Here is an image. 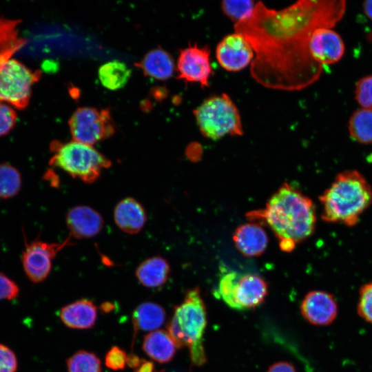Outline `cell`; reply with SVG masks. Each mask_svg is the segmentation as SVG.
<instances>
[{"instance_id":"cell-32","label":"cell","mask_w":372,"mask_h":372,"mask_svg":"<svg viewBox=\"0 0 372 372\" xmlns=\"http://www.w3.org/2000/svg\"><path fill=\"white\" fill-rule=\"evenodd\" d=\"M16 119L15 111L9 105L0 102V136L8 134L13 128Z\"/></svg>"},{"instance_id":"cell-31","label":"cell","mask_w":372,"mask_h":372,"mask_svg":"<svg viewBox=\"0 0 372 372\" xmlns=\"http://www.w3.org/2000/svg\"><path fill=\"white\" fill-rule=\"evenodd\" d=\"M127 357V355L124 350L118 347L114 346L105 355V366L112 370H122L125 366Z\"/></svg>"},{"instance_id":"cell-36","label":"cell","mask_w":372,"mask_h":372,"mask_svg":"<svg viewBox=\"0 0 372 372\" xmlns=\"http://www.w3.org/2000/svg\"><path fill=\"white\" fill-rule=\"evenodd\" d=\"M144 359L139 358L136 354L131 353L127 357L126 364L132 369H137L143 362Z\"/></svg>"},{"instance_id":"cell-26","label":"cell","mask_w":372,"mask_h":372,"mask_svg":"<svg viewBox=\"0 0 372 372\" xmlns=\"http://www.w3.org/2000/svg\"><path fill=\"white\" fill-rule=\"evenodd\" d=\"M20 172L8 163L0 164V198L9 199L17 196L21 188Z\"/></svg>"},{"instance_id":"cell-37","label":"cell","mask_w":372,"mask_h":372,"mask_svg":"<svg viewBox=\"0 0 372 372\" xmlns=\"http://www.w3.org/2000/svg\"><path fill=\"white\" fill-rule=\"evenodd\" d=\"M154 364L152 362L143 360L141 364L135 369L134 372H154Z\"/></svg>"},{"instance_id":"cell-29","label":"cell","mask_w":372,"mask_h":372,"mask_svg":"<svg viewBox=\"0 0 372 372\" xmlns=\"http://www.w3.org/2000/svg\"><path fill=\"white\" fill-rule=\"evenodd\" d=\"M355 94L362 108L372 109V74L365 76L357 81Z\"/></svg>"},{"instance_id":"cell-1","label":"cell","mask_w":372,"mask_h":372,"mask_svg":"<svg viewBox=\"0 0 372 372\" xmlns=\"http://www.w3.org/2000/svg\"><path fill=\"white\" fill-rule=\"evenodd\" d=\"M346 7L343 0H304L276 10L257 2L249 18L234 24L256 54L252 77L265 87L289 91L316 81L322 66L310 55L311 34L318 28L335 26Z\"/></svg>"},{"instance_id":"cell-28","label":"cell","mask_w":372,"mask_h":372,"mask_svg":"<svg viewBox=\"0 0 372 372\" xmlns=\"http://www.w3.org/2000/svg\"><path fill=\"white\" fill-rule=\"evenodd\" d=\"M255 5L253 1H223L221 8L224 14L236 23L249 18Z\"/></svg>"},{"instance_id":"cell-7","label":"cell","mask_w":372,"mask_h":372,"mask_svg":"<svg viewBox=\"0 0 372 372\" xmlns=\"http://www.w3.org/2000/svg\"><path fill=\"white\" fill-rule=\"evenodd\" d=\"M218 296L231 308L254 309L261 304L268 293V285L256 274L231 271L220 279Z\"/></svg>"},{"instance_id":"cell-10","label":"cell","mask_w":372,"mask_h":372,"mask_svg":"<svg viewBox=\"0 0 372 372\" xmlns=\"http://www.w3.org/2000/svg\"><path fill=\"white\" fill-rule=\"evenodd\" d=\"M24 237V249L21 254V264L28 279L34 283L43 281L52 269V260L65 247L70 245V238L61 243L47 242L38 238L28 242Z\"/></svg>"},{"instance_id":"cell-34","label":"cell","mask_w":372,"mask_h":372,"mask_svg":"<svg viewBox=\"0 0 372 372\" xmlns=\"http://www.w3.org/2000/svg\"><path fill=\"white\" fill-rule=\"evenodd\" d=\"M17 369L14 353L7 346L0 344V372H15Z\"/></svg>"},{"instance_id":"cell-8","label":"cell","mask_w":372,"mask_h":372,"mask_svg":"<svg viewBox=\"0 0 372 372\" xmlns=\"http://www.w3.org/2000/svg\"><path fill=\"white\" fill-rule=\"evenodd\" d=\"M40 77L41 71H32L15 59L8 60L0 67V102L25 108L30 99L31 87Z\"/></svg>"},{"instance_id":"cell-39","label":"cell","mask_w":372,"mask_h":372,"mask_svg":"<svg viewBox=\"0 0 372 372\" xmlns=\"http://www.w3.org/2000/svg\"><path fill=\"white\" fill-rule=\"evenodd\" d=\"M101 308L103 311L107 313L113 309L114 306L111 302H104L101 304Z\"/></svg>"},{"instance_id":"cell-33","label":"cell","mask_w":372,"mask_h":372,"mask_svg":"<svg viewBox=\"0 0 372 372\" xmlns=\"http://www.w3.org/2000/svg\"><path fill=\"white\" fill-rule=\"evenodd\" d=\"M19 294V286L6 274L0 272V300H12Z\"/></svg>"},{"instance_id":"cell-27","label":"cell","mask_w":372,"mask_h":372,"mask_svg":"<svg viewBox=\"0 0 372 372\" xmlns=\"http://www.w3.org/2000/svg\"><path fill=\"white\" fill-rule=\"evenodd\" d=\"M68 372H101L100 359L94 353L80 350L66 360Z\"/></svg>"},{"instance_id":"cell-19","label":"cell","mask_w":372,"mask_h":372,"mask_svg":"<svg viewBox=\"0 0 372 372\" xmlns=\"http://www.w3.org/2000/svg\"><path fill=\"white\" fill-rule=\"evenodd\" d=\"M170 266L166 259L155 256L143 261L136 269V276L140 283L149 288L163 286L167 280Z\"/></svg>"},{"instance_id":"cell-11","label":"cell","mask_w":372,"mask_h":372,"mask_svg":"<svg viewBox=\"0 0 372 372\" xmlns=\"http://www.w3.org/2000/svg\"><path fill=\"white\" fill-rule=\"evenodd\" d=\"M176 68L178 79L185 82L198 83L203 88L209 87L213 72L209 48H200L195 43L180 50Z\"/></svg>"},{"instance_id":"cell-18","label":"cell","mask_w":372,"mask_h":372,"mask_svg":"<svg viewBox=\"0 0 372 372\" xmlns=\"http://www.w3.org/2000/svg\"><path fill=\"white\" fill-rule=\"evenodd\" d=\"M61 321L67 327L76 329L93 327L97 318L96 305L87 299H81L63 307L59 313Z\"/></svg>"},{"instance_id":"cell-38","label":"cell","mask_w":372,"mask_h":372,"mask_svg":"<svg viewBox=\"0 0 372 372\" xmlns=\"http://www.w3.org/2000/svg\"><path fill=\"white\" fill-rule=\"evenodd\" d=\"M362 7L366 17L372 21V0L365 1Z\"/></svg>"},{"instance_id":"cell-4","label":"cell","mask_w":372,"mask_h":372,"mask_svg":"<svg viewBox=\"0 0 372 372\" xmlns=\"http://www.w3.org/2000/svg\"><path fill=\"white\" fill-rule=\"evenodd\" d=\"M206 325L205 305L196 287L189 290L183 303L174 308L167 331L176 347L189 349L192 362L197 366L207 361L202 342Z\"/></svg>"},{"instance_id":"cell-25","label":"cell","mask_w":372,"mask_h":372,"mask_svg":"<svg viewBox=\"0 0 372 372\" xmlns=\"http://www.w3.org/2000/svg\"><path fill=\"white\" fill-rule=\"evenodd\" d=\"M351 137L361 144L372 143V109L360 108L351 116L348 125Z\"/></svg>"},{"instance_id":"cell-14","label":"cell","mask_w":372,"mask_h":372,"mask_svg":"<svg viewBox=\"0 0 372 372\" xmlns=\"http://www.w3.org/2000/svg\"><path fill=\"white\" fill-rule=\"evenodd\" d=\"M300 311L310 323L328 325L337 316L338 305L331 294L323 291H311L302 300Z\"/></svg>"},{"instance_id":"cell-24","label":"cell","mask_w":372,"mask_h":372,"mask_svg":"<svg viewBox=\"0 0 372 372\" xmlns=\"http://www.w3.org/2000/svg\"><path fill=\"white\" fill-rule=\"evenodd\" d=\"M130 75V69L125 63L119 61L105 63L99 70V78L101 84L111 90L123 87Z\"/></svg>"},{"instance_id":"cell-13","label":"cell","mask_w":372,"mask_h":372,"mask_svg":"<svg viewBox=\"0 0 372 372\" xmlns=\"http://www.w3.org/2000/svg\"><path fill=\"white\" fill-rule=\"evenodd\" d=\"M344 51L342 37L331 28L320 27L313 32L309 42V53L318 65L322 66L338 62Z\"/></svg>"},{"instance_id":"cell-22","label":"cell","mask_w":372,"mask_h":372,"mask_svg":"<svg viewBox=\"0 0 372 372\" xmlns=\"http://www.w3.org/2000/svg\"><path fill=\"white\" fill-rule=\"evenodd\" d=\"M165 317V311L160 304L152 302L140 304L132 314L134 338L138 331L157 329L164 323Z\"/></svg>"},{"instance_id":"cell-30","label":"cell","mask_w":372,"mask_h":372,"mask_svg":"<svg viewBox=\"0 0 372 372\" xmlns=\"http://www.w3.org/2000/svg\"><path fill=\"white\" fill-rule=\"evenodd\" d=\"M358 313L364 320L372 324V282L360 289Z\"/></svg>"},{"instance_id":"cell-6","label":"cell","mask_w":372,"mask_h":372,"mask_svg":"<svg viewBox=\"0 0 372 372\" xmlns=\"http://www.w3.org/2000/svg\"><path fill=\"white\" fill-rule=\"evenodd\" d=\"M193 112L200 133L206 138L218 140L226 135L243 134L238 109L225 93L207 99Z\"/></svg>"},{"instance_id":"cell-23","label":"cell","mask_w":372,"mask_h":372,"mask_svg":"<svg viewBox=\"0 0 372 372\" xmlns=\"http://www.w3.org/2000/svg\"><path fill=\"white\" fill-rule=\"evenodd\" d=\"M19 20L0 17V67L11 59L12 56L27 42L19 36Z\"/></svg>"},{"instance_id":"cell-21","label":"cell","mask_w":372,"mask_h":372,"mask_svg":"<svg viewBox=\"0 0 372 372\" xmlns=\"http://www.w3.org/2000/svg\"><path fill=\"white\" fill-rule=\"evenodd\" d=\"M143 349L154 360L159 363L170 362L176 353V344L168 331L156 330L146 335Z\"/></svg>"},{"instance_id":"cell-2","label":"cell","mask_w":372,"mask_h":372,"mask_svg":"<svg viewBox=\"0 0 372 372\" xmlns=\"http://www.w3.org/2000/svg\"><path fill=\"white\" fill-rule=\"evenodd\" d=\"M247 217L251 222L267 225L285 252H291L309 237L316 223L312 200L287 183L269 198L265 208L251 211Z\"/></svg>"},{"instance_id":"cell-9","label":"cell","mask_w":372,"mask_h":372,"mask_svg":"<svg viewBox=\"0 0 372 372\" xmlns=\"http://www.w3.org/2000/svg\"><path fill=\"white\" fill-rule=\"evenodd\" d=\"M74 141L92 145L110 138L114 133V125L107 109L78 108L69 120Z\"/></svg>"},{"instance_id":"cell-3","label":"cell","mask_w":372,"mask_h":372,"mask_svg":"<svg viewBox=\"0 0 372 372\" xmlns=\"http://www.w3.org/2000/svg\"><path fill=\"white\" fill-rule=\"evenodd\" d=\"M319 199L323 220L353 226L372 203V188L359 172L344 171L335 176Z\"/></svg>"},{"instance_id":"cell-15","label":"cell","mask_w":372,"mask_h":372,"mask_svg":"<svg viewBox=\"0 0 372 372\" xmlns=\"http://www.w3.org/2000/svg\"><path fill=\"white\" fill-rule=\"evenodd\" d=\"M66 225L70 236L77 239L92 238L99 234L103 227L101 215L94 209L78 205L71 208L66 215Z\"/></svg>"},{"instance_id":"cell-12","label":"cell","mask_w":372,"mask_h":372,"mask_svg":"<svg viewBox=\"0 0 372 372\" xmlns=\"http://www.w3.org/2000/svg\"><path fill=\"white\" fill-rule=\"evenodd\" d=\"M216 56L223 69L238 72L251 63L254 59V51L248 41L235 32L227 35L218 43Z\"/></svg>"},{"instance_id":"cell-35","label":"cell","mask_w":372,"mask_h":372,"mask_svg":"<svg viewBox=\"0 0 372 372\" xmlns=\"http://www.w3.org/2000/svg\"><path fill=\"white\" fill-rule=\"evenodd\" d=\"M267 372H297V371L292 364L282 361L270 366Z\"/></svg>"},{"instance_id":"cell-16","label":"cell","mask_w":372,"mask_h":372,"mask_svg":"<svg viewBox=\"0 0 372 372\" xmlns=\"http://www.w3.org/2000/svg\"><path fill=\"white\" fill-rule=\"evenodd\" d=\"M236 249L245 256L262 255L268 245V236L261 225L249 223L238 226L233 235Z\"/></svg>"},{"instance_id":"cell-17","label":"cell","mask_w":372,"mask_h":372,"mask_svg":"<svg viewBox=\"0 0 372 372\" xmlns=\"http://www.w3.org/2000/svg\"><path fill=\"white\" fill-rule=\"evenodd\" d=\"M114 220L122 231L136 234L145 226L147 214L145 208L137 200L127 197L120 200L115 206Z\"/></svg>"},{"instance_id":"cell-20","label":"cell","mask_w":372,"mask_h":372,"mask_svg":"<svg viewBox=\"0 0 372 372\" xmlns=\"http://www.w3.org/2000/svg\"><path fill=\"white\" fill-rule=\"evenodd\" d=\"M136 65L146 76L158 80L169 79L175 70L173 58L161 48L150 50Z\"/></svg>"},{"instance_id":"cell-5","label":"cell","mask_w":372,"mask_h":372,"mask_svg":"<svg viewBox=\"0 0 372 372\" xmlns=\"http://www.w3.org/2000/svg\"><path fill=\"white\" fill-rule=\"evenodd\" d=\"M52 156L49 164L61 169L72 177L86 183L95 182L112 163L92 145L76 141H54L50 147Z\"/></svg>"}]
</instances>
